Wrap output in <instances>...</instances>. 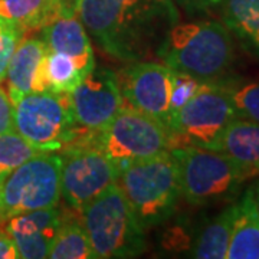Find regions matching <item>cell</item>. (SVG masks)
Here are the masks:
<instances>
[{
    "label": "cell",
    "instance_id": "obj_9",
    "mask_svg": "<svg viewBox=\"0 0 259 259\" xmlns=\"http://www.w3.org/2000/svg\"><path fill=\"white\" fill-rule=\"evenodd\" d=\"M62 156L40 153L5 179L0 190V223L20 213L54 207L61 199Z\"/></svg>",
    "mask_w": 259,
    "mask_h": 259
},
{
    "label": "cell",
    "instance_id": "obj_26",
    "mask_svg": "<svg viewBox=\"0 0 259 259\" xmlns=\"http://www.w3.org/2000/svg\"><path fill=\"white\" fill-rule=\"evenodd\" d=\"M23 37V32L6 25L0 32V82L5 81L10 58L13 55L18 44Z\"/></svg>",
    "mask_w": 259,
    "mask_h": 259
},
{
    "label": "cell",
    "instance_id": "obj_14",
    "mask_svg": "<svg viewBox=\"0 0 259 259\" xmlns=\"http://www.w3.org/2000/svg\"><path fill=\"white\" fill-rule=\"evenodd\" d=\"M45 55L47 45L42 39L29 37L18 44L10 58L5 78L8 81V94L13 104L29 93L45 91L42 81Z\"/></svg>",
    "mask_w": 259,
    "mask_h": 259
},
{
    "label": "cell",
    "instance_id": "obj_7",
    "mask_svg": "<svg viewBox=\"0 0 259 259\" xmlns=\"http://www.w3.org/2000/svg\"><path fill=\"white\" fill-rule=\"evenodd\" d=\"M179 167L182 196L189 203H216L236 193L246 180L231 158L219 150L185 146L170 150Z\"/></svg>",
    "mask_w": 259,
    "mask_h": 259
},
{
    "label": "cell",
    "instance_id": "obj_27",
    "mask_svg": "<svg viewBox=\"0 0 259 259\" xmlns=\"http://www.w3.org/2000/svg\"><path fill=\"white\" fill-rule=\"evenodd\" d=\"M13 114H15V104L10 100L9 94L0 87V134L15 130Z\"/></svg>",
    "mask_w": 259,
    "mask_h": 259
},
{
    "label": "cell",
    "instance_id": "obj_28",
    "mask_svg": "<svg viewBox=\"0 0 259 259\" xmlns=\"http://www.w3.org/2000/svg\"><path fill=\"white\" fill-rule=\"evenodd\" d=\"M19 258L16 246L9 236V233L0 229V259H16Z\"/></svg>",
    "mask_w": 259,
    "mask_h": 259
},
{
    "label": "cell",
    "instance_id": "obj_3",
    "mask_svg": "<svg viewBox=\"0 0 259 259\" xmlns=\"http://www.w3.org/2000/svg\"><path fill=\"white\" fill-rule=\"evenodd\" d=\"M81 218L95 259L134 258L146 250L144 226L117 183L95 197Z\"/></svg>",
    "mask_w": 259,
    "mask_h": 259
},
{
    "label": "cell",
    "instance_id": "obj_11",
    "mask_svg": "<svg viewBox=\"0 0 259 259\" xmlns=\"http://www.w3.org/2000/svg\"><path fill=\"white\" fill-rule=\"evenodd\" d=\"M175 71L150 61L131 62L117 75L121 95L130 107L168 127L170 98ZM168 131V130H167Z\"/></svg>",
    "mask_w": 259,
    "mask_h": 259
},
{
    "label": "cell",
    "instance_id": "obj_1",
    "mask_svg": "<svg viewBox=\"0 0 259 259\" xmlns=\"http://www.w3.org/2000/svg\"><path fill=\"white\" fill-rule=\"evenodd\" d=\"M78 19L104 52L141 62L158 58L179 12L173 0H81Z\"/></svg>",
    "mask_w": 259,
    "mask_h": 259
},
{
    "label": "cell",
    "instance_id": "obj_30",
    "mask_svg": "<svg viewBox=\"0 0 259 259\" xmlns=\"http://www.w3.org/2000/svg\"><path fill=\"white\" fill-rule=\"evenodd\" d=\"M62 18H78V9L81 0H59Z\"/></svg>",
    "mask_w": 259,
    "mask_h": 259
},
{
    "label": "cell",
    "instance_id": "obj_19",
    "mask_svg": "<svg viewBox=\"0 0 259 259\" xmlns=\"http://www.w3.org/2000/svg\"><path fill=\"white\" fill-rule=\"evenodd\" d=\"M225 26L259 56V0H222Z\"/></svg>",
    "mask_w": 259,
    "mask_h": 259
},
{
    "label": "cell",
    "instance_id": "obj_2",
    "mask_svg": "<svg viewBox=\"0 0 259 259\" xmlns=\"http://www.w3.org/2000/svg\"><path fill=\"white\" fill-rule=\"evenodd\" d=\"M158 58L177 72L216 82L233 61V42L229 29L214 20L176 23L160 48Z\"/></svg>",
    "mask_w": 259,
    "mask_h": 259
},
{
    "label": "cell",
    "instance_id": "obj_13",
    "mask_svg": "<svg viewBox=\"0 0 259 259\" xmlns=\"http://www.w3.org/2000/svg\"><path fill=\"white\" fill-rule=\"evenodd\" d=\"M64 214L59 209L47 207L20 213L8 221L5 231L16 246L19 258H48Z\"/></svg>",
    "mask_w": 259,
    "mask_h": 259
},
{
    "label": "cell",
    "instance_id": "obj_29",
    "mask_svg": "<svg viewBox=\"0 0 259 259\" xmlns=\"http://www.w3.org/2000/svg\"><path fill=\"white\" fill-rule=\"evenodd\" d=\"M175 3L180 5L189 12H200V10H207L218 6L222 3V0H173Z\"/></svg>",
    "mask_w": 259,
    "mask_h": 259
},
{
    "label": "cell",
    "instance_id": "obj_12",
    "mask_svg": "<svg viewBox=\"0 0 259 259\" xmlns=\"http://www.w3.org/2000/svg\"><path fill=\"white\" fill-rule=\"evenodd\" d=\"M75 122L81 130H102L124 105L117 74L108 68H95L69 93Z\"/></svg>",
    "mask_w": 259,
    "mask_h": 259
},
{
    "label": "cell",
    "instance_id": "obj_21",
    "mask_svg": "<svg viewBox=\"0 0 259 259\" xmlns=\"http://www.w3.org/2000/svg\"><path fill=\"white\" fill-rule=\"evenodd\" d=\"M236 204L228 206L212 222L207 223L194 242L192 256L199 259H223L226 258L232 228L235 221Z\"/></svg>",
    "mask_w": 259,
    "mask_h": 259
},
{
    "label": "cell",
    "instance_id": "obj_23",
    "mask_svg": "<svg viewBox=\"0 0 259 259\" xmlns=\"http://www.w3.org/2000/svg\"><path fill=\"white\" fill-rule=\"evenodd\" d=\"M40 153L44 151L32 146L15 130L0 134V180L5 182L13 170Z\"/></svg>",
    "mask_w": 259,
    "mask_h": 259
},
{
    "label": "cell",
    "instance_id": "obj_33",
    "mask_svg": "<svg viewBox=\"0 0 259 259\" xmlns=\"http://www.w3.org/2000/svg\"><path fill=\"white\" fill-rule=\"evenodd\" d=\"M2 185H3V180H0V190H2Z\"/></svg>",
    "mask_w": 259,
    "mask_h": 259
},
{
    "label": "cell",
    "instance_id": "obj_20",
    "mask_svg": "<svg viewBox=\"0 0 259 259\" xmlns=\"http://www.w3.org/2000/svg\"><path fill=\"white\" fill-rule=\"evenodd\" d=\"M95 65L83 64L76 58L62 52L47 49L42 68V81L45 91L71 93Z\"/></svg>",
    "mask_w": 259,
    "mask_h": 259
},
{
    "label": "cell",
    "instance_id": "obj_17",
    "mask_svg": "<svg viewBox=\"0 0 259 259\" xmlns=\"http://www.w3.org/2000/svg\"><path fill=\"white\" fill-rule=\"evenodd\" d=\"M42 30L47 49L71 55L83 64L95 65L88 32L78 18H59Z\"/></svg>",
    "mask_w": 259,
    "mask_h": 259
},
{
    "label": "cell",
    "instance_id": "obj_31",
    "mask_svg": "<svg viewBox=\"0 0 259 259\" xmlns=\"http://www.w3.org/2000/svg\"><path fill=\"white\" fill-rule=\"evenodd\" d=\"M252 193H253V199H255V204L259 213V182L255 185V187H252Z\"/></svg>",
    "mask_w": 259,
    "mask_h": 259
},
{
    "label": "cell",
    "instance_id": "obj_32",
    "mask_svg": "<svg viewBox=\"0 0 259 259\" xmlns=\"http://www.w3.org/2000/svg\"><path fill=\"white\" fill-rule=\"evenodd\" d=\"M5 26H6V23H3V22L0 20V32L3 30V28H5Z\"/></svg>",
    "mask_w": 259,
    "mask_h": 259
},
{
    "label": "cell",
    "instance_id": "obj_25",
    "mask_svg": "<svg viewBox=\"0 0 259 259\" xmlns=\"http://www.w3.org/2000/svg\"><path fill=\"white\" fill-rule=\"evenodd\" d=\"M203 83V81L194 78L192 75L175 71L173 87H171V98H170V120L186 102L190 101L194 95L202 90Z\"/></svg>",
    "mask_w": 259,
    "mask_h": 259
},
{
    "label": "cell",
    "instance_id": "obj_16",
    "mask_svg": "<svg viewBox=\"0 0 259 259\" xmlns=\"http://www.w3.org/2000/svg\"><path fill=\"white\" fill-rule=\"evenodd\" d=\"M236 204L228 259H259V213L252 189Z\"/></svg>",
    "mask_w": 259,
    "mask_h": 259
},
{
    "label": "cell",
    "instance_id": "obj_4",
    "mask_svg": "<svg viewBox=\"0 0 259 259\" xmlns=\"http://www.w3.org/2000/svg\"><path fill=\"white\" fill-rule=\"evenodd\" d=\"M117 186L144 228L167 221L182 196L179 167L170 150L122 168Z\"/></svg>",
    "mask_w": 259,
    "mask_h": 259
},
{
    "label": "cell",
    "instance_id": "obj_22",
    "mask_svg": "<svg viewBox=\"0 0 259 259\" xmlns=\"http://www.w3.org/2000/svg\"><path fill=\"white\" fill-rule=\"evenodd\" d=\"M51 259H91L94 252L82 222L64 218L49 250Z\"/></svg>",
    "mask_w": 259,
    "mask_h": 259
},
{
    "label": "cell",
    "instance_id": "obj_6",
    "mask_svg": "<svg viewBox=\"0 0 259 259\" xmlns=\"http://www.w3.org/2000/svg\"><path fill=\"white\" fill-rule=\"evenodd\" d=\"M90 143L107 154L118 168L170 150V134L156 118L130 105H122L105 127L91 133Z\"/></svg>",
    "mask_w": 259,
    "mask_h": 259
},
{
    "label": "cell",
    "instance_id": "obj_10",
    "mask_svg": "<svg viewBox=\"0 0 259 259\" xmlns=\"http://www.w3.org/2000/svg\"><path fill=\"white\" fill-rule=\"evenodd\" d=\"M118 168L88 140L65 148L61 166V196L76 212L117 183Z\"/></svg>",
    "mask_w": 259,
    "mask_h": 259
},
{
    "label": "cell",
    "instance_id": "obj_15",
    "mask_svg": "<svg viewBox=\"0 0 259 259\" xmlns=\"http://www.w3.org/2000/svg\"><path fill=\"white\" fill-rule=\"evenodd\" d=\"M214 150H219L239 167L246 179L259 175V124L233 118L223 130Z\"/></svg>",
    "mask_w": 259,
    "mask_h": 259
},
{
    "label": "cell",
    "instance_id": "obj_5",
    "mask_svg": "<svg viewBox=\"0 0 259 259\" xmlns=\"http://www.w3.org/2000/svg\"><path fill=\"white\" fill-rule=\"evenodd\" d=\"M15 131L44 153L65 150L85 130L75 122L69 93L36 91L15 102Z\"/></svg>",
    "mask_w": 259,
    "mask_h": 259
},
{
    "label": "cell",
    "instance_id": "obj_24",
    "mask_svg": "<svg viewBox=\"0 0 259 259\" xmlns=\"http://www.w3.org/2000/svg\"><path fill=\"white\" fill-rule=\"evenodd\" d=\"M236 117L259 124V82H248L239 87H229Z\"/></svg>",
    "mask_w": 259,
    "mask_h": 259
},
{
    "label": "cell",
    "instance_id": "obj_18",
    "mask_svg": "<svg viewBox=\"0 0 259 259\" xmlns=\"http://www.w3.org/2000/svg\"><path fill=\"white\" fill-rule=\"evenodd\" d=\"M59 18V0H0V20L23 33L45 28Z\"/></svg>",
    "mask_w": 259,
    "mask_h": 259
},
{
    "label": "cell",
    "instance_id": "obj_8",
    "mask_svg": "<svg viewBox=\"0 0 259 259\" xmlns=\"http://www.w3.org/2000/svg\"><path fill=\"white\" fill-rule=\"evenodd\" d=\"M233 118H236V111L228 85L204 82L202 90L168 122L170 150L185 146L214 148L223 130Z\"/></svg>",
    "mask_w": 259,
    "mask_h": 259
}]
</instances>
